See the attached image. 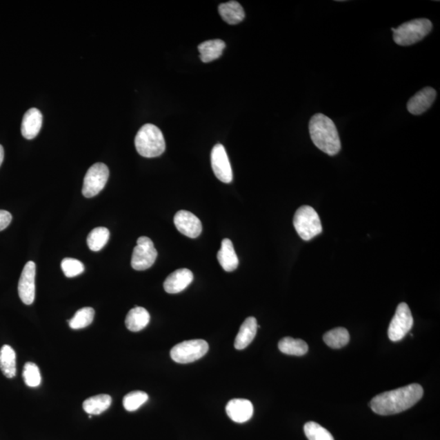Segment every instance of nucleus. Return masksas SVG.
<instances>
[{"label":"nucleus","instance_id":"obj_1","mask_svg":"<svg viewBox=\"0 0 440 440\" xmlns=\"http://www.w3.org/2000/svg\"><path fill=\"white\" fill-rule=\"evenodd\" d=\"M421 385L412 383L401 388L389 390L372 399L370 407L375 414L388 416L399 414L416 405L423 397Z\"/></svg>","mask_w":440,"mask_h":440},{"label":"nucleus","instance_id":"obj_2","mask_svg":"<svg viewBox=\"0 0 440 440\" xmlns=\"http://www.w3.org/2000/svg\"><path fill=\"white\" fill-rule=\"evenodd\" d=\"M309 132L319 150L330 156L339 154L342 146L338 129L329 117L323 114L313 115L309 122Z\"/></svg>","mask_w":440,"mask_h":440},{"label":"nucleus","instance_id":"obj_3","mask_svg":"<svg viewBox=\"0 0 440 440\" xmlns=\"http://www.w3.org/2000/svg\"><path fill=\"white\" fill-rule=\"evenodd\" d=\"M134 146L139 154L145 158H156L163 154L166 150V143L163 132L152 124H146L139 130Z\"/></svg>","mask_w":440,"mask_h":440},{"label":"nucleus","instance_id":"obj_4","mask_svg":"<svg viewBox=\"0 0 440 440\" xmlns=\"http://www.w3.org/2000/svg\"><path fill=\"white\" fill-rule=\"evenodd\" d=\"M432 28V22L426 18L405 22L398 28L392 29L394 41L399 46H410L423 39Z\"/></svg>","mask_w":440,"mask_h":440},{"label":"nucleus","instance_id":"obj_5","mask_svg":"<svg viewBox=\"0 0 440 440\" xmlns=\"http://www.w3.org/2000/svg\"><path fill=\"white\" fill-rule=\"evenodd\" d=\"M294 227L303 241L313 239L322 232L321 219L316 210L310 206H303L296 210Z\"/></svg>","mask_w":440,"mask_h":440},{"label":"nucleus","instance_id":"obj_6","mask_svg":"<svg viewBox=\"0 0 440 440\" xmlns=\"http://www.w3.org/2000/svg\"><path fill=\"white\" fill-rule=\"evenodd\" d=\"M209 350V345L203 339L185 341L170 351V357L179 363H190L203 357Z\"/></svg>","mask_w":440,"mask_h":440},{"label":"nucleus","instance_id":"obj_7","mask_svg":"<svg viewBox=\"0 0 440 440\" xmlns=\"http://www.w3.org/2000/svg\"><path fill=\"white\" fill-rule=\"evenodd\" d=\"M110 177V170L104 163H98L92 166L84 177L83 194L88 199L100 194L105 188Z\"/></svg>","mask_w":440,"mask_h":440},{"label":"nucleus","instance_id":"obj_8","mask_svg":"<svg viewBox=\"0 0 440 440\" xmlns=\"http://www.w3.org/2000/svg\"><path fill=\"white\" fill-rule=\"evenodd\" d=\"M414 326V318L410 307L406 303L398 305L396 314L390 323L388 337L392 342L402 340Z\"/></svg>","mask_w":440,"mask_h":440},{"label":"nucleus","instance_id":"obj_9","mask_svg":"<svg viewBox=\"0 0 440 440\" xmlns=\"http://www.w3.org/2000/svg\"><path fill=\"white\" fill-rule=\"evenodd\" d=\"M158 252L150 238L141 237L137 240L132 258V267L137 271H145L154 265Z\"/></svg>","mask_w":440,"mask_h":440},{"label":"nucleus","instance_id":"obj_10","mask_svg":"<svg viewBox=\"0 0 440 440\" xmlns=\"http://www.w3.org/2000/svg\"><path fill=\"white\" fill-rule=\"evenodd\" d=\"M210 159H212V167L215 177L223 183H231L232 181V167L227 152L221 143L214 146Z\"/></svg>","mask_w":440,"mask_h":440},{"label":"nucleus","instance_id":"obj_11","mask_svg":"<svg viewBox=\"0 0 440 440\" xmlns=\"http://www.w3.org/2000/svg\"><path fill=\"white\" fill-rule=\"evenodd\" d=\"M35 274L36 265L30 261L25 265L22 270L19 283H18V294L26 305H31L35 298Z\"/></svg>","mask_w":440,"mask_h":440},{"label":"nucleus","instance_id":"obj_12","mask_svg":"<svg viewBox=\"0 0 440 440\" xmlns=\"http://www.w3.org/2000/svg\"><path fill=\"white\" fill-rule=\"evenodd\" d=\"M174 223L178 231L188 237H199L203 231L201 220L187 210H179L174 215Z\"/></svg>","mask_w":440,"mask_h":440},{"label":"nucleus","instance_id":"obj_13","mask_svg":"<svg viewBox=\"0 0 440 440\" xmlns=\"http://www.w3.org/2000/svg\"><path fill=\"white\" fill-rule=\"evenodd\" d=\"M435 98H437V91L434 88H424L408 101L407 109L411 114H423L432 106Z\"/></svg>","mask_w":440,"mask_h":440},{"label":"nucleus","instance_id":"obj_14","mask_svg":"<svg viewBox=\"0 0 440 440\" xmlns=\"http://www.w3.org/2000/svg\"><path fill=\"white\" fill-rule=\"evenodd\" d=\"M227 414L237 423H244L254 414V406L248 399H233L227 403Z\"/></svg>","mask_w":440,"mask_h":440},{"label":"nucleus","instance_id":"obj_15","mask_svg":"<svg viewBox=\"0 0 440 440\" xmlns=\"http://www.w3.org/2000/svg\"><path fill=\"white\" fill-rule=\"evenodd\" d=\"M194 280V274L187 268L178 269L164 281V290L168 294H178L185 290Z\"/></svg>","mask_w":440,"mask_h":440},{"label":"nucleus","instance_id":"obj_16","mask_svg":"<svg viewBox=\"0 0 440 440\" xmlns=\"http://www.w3.org/2000/svg\"><path fill=\"white\" fill-rule=\"evenodd\" d=\"M43 125V114L36 108L26 112L22 119L21 134L26 140H32L38 136Z\"/></svg>","mask_w":440,"mask_h":440},{"label":"nucleus","instance_id":"obj_17","mask_svg":"<svg viewBox=\"0 0 440 440\" xmlns=\"http://www.w3.org/2000/svg\"><path fill=\"white\" fill-rule=\"evenodd\" d=\"M217 258L223 270L228 272L236 270L239 265V260H238L232 242L228 238L222 241L221 248L219 250Z\"/></svg>","mask_w":440,"mask_h":440},{"label":"nucleus","instance_id":"obj_18","mask_svg":"<svg viewBox=\"0 0 440 440\" xmlns=\"http://www.w3.org/2000/svg\"><path fill=\"white\" fill-rule=\"evenodd\" d=\"M258 324L254 317H250L246 319L238 332L234 347L237 350H243L252 343L256 334H257Z\"/></svg>","mask_w":440,"mask_h":440},{"label":"nucleus","instance_id":"obj_19","mask_svg":"<svg viewBox=\"0 0 440 440\" xmlns=\"http://www.w3.org/2000/svg\"><path fill=\"white\" fill-rule=\"evenodd\" d=\"M150 315L146 308L136 307L130 310L126 317L125 324L132 332L141 331L149 325Z\"/></svg>","mask_w":440,"mask_h":440},{"label":"nucleus","instance_id":"obj_20","mask_svg":"<svg viewBox=\"0 0 440 440\" xmlns=\"http://www.w3.org/2000/svg\"><path fill=\"white\" fill-rule=\"evenodd\" d=\"M219 12L223 20L229 25L239 24L245 18L244 9L237 1H229L220 4Z\"/></svg>","mask_w":440,"mask_h":440},{"label":"nucleus","instance_id":"obj_21","mask_svg":"<svg viewBox=\"0 0 440 440\" xmlns=\"http://www.w3.org/2000/svg\"><path fill=\"white\" fill-rule=\"evenodd\" d=\"M226 44L221 39L208 40L199 44V51L201 60L204 63L212 62L222 56Z\"/></svg>","mask_w":440,"mask_h":440},{"label":"nucleus","instance_id":"obj_22","mask_svg":"<svg viewBox=\"0 0 440 440\" xmlns=\"http://www.w3.org/2000/svg\"><path fill=\"white\" fill-rule=\"evenodd\" d=\"M0 370L8 379L17 374V356L14 350L9 345H3L0 349Z\"/></svg>","mask_w":440,"mask_h":440},{"label":"nucleus","instance_id":"obj_23","mask_svg":"<svg viewBox=\"0 0 440 440\" xmlns=\"http://www.w3.org/2000/svg\"><path fill=\"white\" fill-rule=\"evenodd\" d=\"M111 403L112 398L109 394H98L86 399L83 403V408L90 415H100L110 407Z\"/></svg>","mask_w":440,"mask_h":440},{"label":"nucleus","instance_id":"obj_24","mask_svg":"<svg viewBox=\"0 0 440 440\" xmlns=\"http://www.w3.org/2000/svg\"><path fill=\"white\" fill-rule=\"evenodd\" d=\"M282 353L290 356L302 357L308 352V345L302 339H294L290 337L282 339L278 343Z\"/></svg>","mask_w":440,"mask_h":440},{"label":"nucleus","instance_id":"obj_25","mask_svg":"<svg viewBox=\"0 0 440 440\" xmlns=\"http://www.w3.org/2000/svg\"><path fill=\"white\" fill-rule=\"evenodd\" d=\"M324 342L330 348L339 349L348 345L350 341V334L345 328H335L334 330L328 331L323 337Z\"/></svg>","mask_w":440,"mask_h":440},{"label":"nucleus","instance_id":"obj_26","mask_svg":"<svg viewBox=\"0 0 440 440\" xmlns=\"http://www.w3.org/2000/svg\"><path fill=\"white\" fill-rule=\"evenodd\" d=\"M110 238L109 229L104 227L94 228L88 236V246L89 249L97 252L104 248Z\"/></svg>","mask_w":440,"mask_h":440},{"label":"nucleus","instance_id":"obj_27","mask_svg":"<svg viewBox=\"0 0 440 440\" xmlns=\"http://www.w3.org/2000/svg\"><path fill=\"white\" fill-rule=\"evenodd\" d=\"M94 317H95V311L93 308H83L79 310L74 317L68 321L69 326L73 330L84 329L92 324Z\"/></svg>","mask_w":440,"mask_h":440},{"label":"nucleus","instance_id":"obj_28","mask_svg":"<svg viewBox=\"0 0 440 440\" xmlns=\"http://www.w3.org/2000/svg\"><path fill=\"white\" fill-rule=\"evenodd\" d=\"M149 399L148 394L141 390H134L130 392L123 398V406L125 410L129 412L137 411L143 403H146Z\"/></svg>","mask_w":440,"mask_h":440},{"label":"nucleus","instance_id":"obj_29","mask_svg":"<svg viewBox=\"0 0 440 440\" xmlns=\"http://www.w3.org/2000/svg\"><path fill=\"white\" fill-rule=\"evenodd\" d=\"M304 432L308 440H334L330 432L314 421L305 424Z\"/></svg>","mask_w":440,"mask_h":440},{"label":"nucleus","instance_id":"obj_30","mask_svg":"<svg viewBox=\"0 0 440 440\" xmlns=\"http://www.w3.org/2000/svg\"><path fill=\"white\" fill-rule=\"evenodd\" d=\"M22 376L25 383L30 388H37L41 383V374L39 367L34 363H26Z\"/></svg>","mask_w":440,"mask_h":440},{"label":"nucleus","instance_id":"obj_31","mask_svg":"<svg viewBox=\"0 0 440 440\" xmlns=\"http://www.w3.org/2000/svg\"><path fill=\"white\" fill-rule=\"evenodd\" d=\"M61 269L66 277H75L84 271V265L79 260L71 258H66L62 260Z\"/></svg>","mask_w":440,"mask_h":440},{"label":"nucleus","instance_id":"obj_32","mask_svg":"<svg viewBox=\"0 0 440 440\" xmlns=\"http://www.w3.org/2000/svg\"><path fill=\"white\" fill-rule=\"evenodd\" d=\"M12 217L10 213L7 210H0V232L8 228L12 222Z\"/></svg>","mask_w":440,"mask_h":440},{"label":"nucleus","instance_id":"obj_33","mask_svg":"<svg viewBox=\"0 0 440 440\" xmlns=\"http://www.w3.org/2000/svg\"><path fill=\"white\" fill-rule=\"evenodd\" d=\"M3 159H4L3 148L1 145H0V166L2 165Z\"/></svg>","mask_w":440,"mask_h":440}]
</instances>
